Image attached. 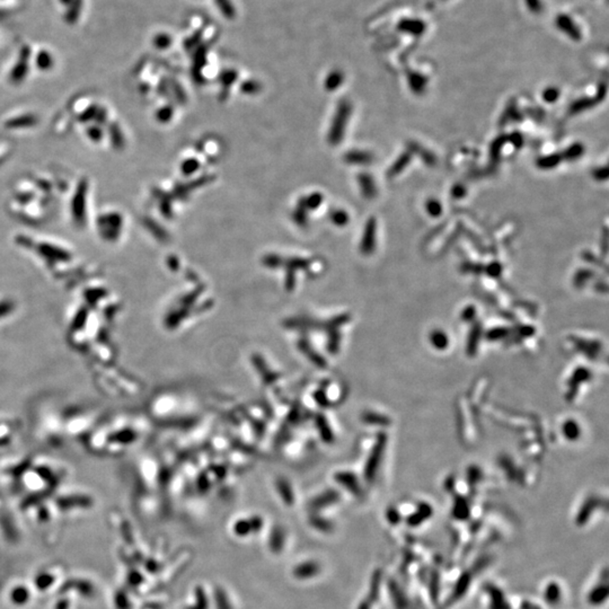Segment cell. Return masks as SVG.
<instances>
[{
	"mask_svg": "<svg viewBox=\"0 0 609 609\" xmlns=\"http://www.w3.org/2000/svg\"><path fill=\"white\" fill-rule=\"evenodd\" d=\"M427 209H428L429 214L432 215L433 217L440 216V214H441V206H440V203L435 200H431L428 202Z\"/></svg>",
	"mask_w": 609,
	"mask_h": 609,
	"instance_id": "obj_1",
	"label": "cell"
},
{
	"mask_svg": "<svg viewBox=\"0 0 609 609\" xmlns=\"http://www.w3.org/2000/svg\"><path fill=\"white\" fill-rule=\"evenodd\" d=\"M557 97H558V92L556 91V89H554V88L546 89L545 93H544V100L549 102V103L556 101Z\"/></svg>",
	"mask_w": 609,
	"mask_h": 609,
	"instance_id": "obj_2",
	"label": "cell"
}]
</instances>
